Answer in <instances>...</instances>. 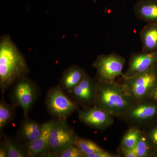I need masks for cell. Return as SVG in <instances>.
<instances>
[{
  "mask_svg": "<svg viewBox=\"0 0 157 157\" xmlns=\"http://www.w3.org/2000/svg\"><path fill=\"white\" fill-rule=\"evenodd\" d=\"M94 106L103 109L113 117L121 119L135 104V100L124 83L97 80Z\"/></svg>",
  "mask_w": 157,
  "mask_h": 157,
  "instance_id": "2",
  "label": "cell"
},
{
  "mask_svg": "<svg viewBox=\"0 0 157 157\" xmlns=\"http://www.w3.org/2000/svg\"><path fill=\"white\" fill-rule=\"evenodd\" d=\"M54 120L42 124L41 135L35 141L24 145L28 157H42L46 152L49 151V137Z\"/></svg>",
  "mask_w": 157,
  "mask_h": 157,
  "instance_id": "12",
  "label": "cell"
},
{
  "mask_svg": "<svg viewBox=\"0 0 157 157\" xmlns=\"http://www.w3.org/2000/svg\"><path fill=\"white\" fill-rule=\"evenodd\" d=\"M157 67V51L133 53L130 56L128 66L123 78Z\"/></svg>",
  "mask_w": 157,
  "mask_h": 157,
  "instance_id": "11",
  "label": "cell"
},
{
  "mask_svg": "<svg viewBox=\"0 0 157 157\" xmlns=\"http://www.w3.org/2000/svg\"><path fill=\"white\" fill-rule=\"evenodd\" d=\"M45 103L48 113L57 119H67L78 109V105L66 94L59 85L48 90Z\"/></svg>",
  "mask_w": 157,
  "mask_h": 157,
  "instance_id": "4",
  "label": "cell"
},
{
  "mask_svg": "<svg viewBox=\"0 0 157 157\" xmlns=\"http://www.w3.org/2000/svg\"><path fill=\"white\" fill-rule=\"evenodd\" d=\"M134 13L147 23H157V0H138L134 5Z\"/></svg>",
  "mask_w": 157,
  "mask_h": 157,
  "instance_id": "14",
  "label": "cell"
},
{
  "mask_svg": "<svg viewBox=\"0 0 157 157\" xmlns=\"http://www.w3.org/2000/svg\"><path fill=\"white\" fill-rule=\"evenodd\" d=\"M120 155L113 154L104 150V149L90 154L86 155L84 157H121Z\"/></svg>",
  "mask_w": 157,
  "mask_h": 157,
  "instance_id": "23",
  "label": "cell"
},
{
  "mask_svg": "<svg viewBox=\"0 0 157 157\" xmlns=\"http://www.w3.org/2000/svg\"><path fill=\"white\" fill-rule=\"evenodd\" d=\"M97 80L86 73L80 83L71 92V99L82 108L93 107L97 94Z\"/></svg>",
  "mask_w": 157,
  "mask_h": 157,
  "instance_id": "10",
  "label": "cell"
},
{
  "mask_svg": "<svg viewBox=\"0 0 157 157\" xmlns=\"http://www.w3.org/2000/svg\"><path fill=\"white\" fill-rule=\"evenodd\" d=\"M143 133V130L135 126H131L122 138L120 148L132 150L136 146Z\"/></svg>",
  "mask_w": 157,
  "mask_h": 157,
  "instance_id": "19",
  "label": "cell"
},
{
  "mask_svg": "<svg viewBox=\"0 0 157 157\" xmlns=\"http://www.w3.org/2000/svg\"><path fill=\"white\" fill-rule=\"evenodd\" d=\"M1 144L6 148L8 157H28L25 147L16 138L3 135Z\"/></svg>",
  "mask_w": 157,
  "mask_h": 157,
  "instance_id": "17",
  "label": "cell"
},
{
  "mask_svg": "<svg viewBox=\"0 0 157 157\" xmlns=\"http://www.w3.org/2000/svg\"><path fill=\"white\" fill-rule=\"evenodd\" d=\"M78 137L68 124L67 119L54 120L49 137V151L53 157L69 147L75 145Z\"/></svg>",
  "mask_w": 157,
  "mask_h": 157,
  "instance_id": "7",
  "label": "cell"
},
{
  "mask_svg": "<svg viewBox=\"0 0 157 157\" xmlns=\"http://www.w3.org/2000/svg\"><path fill=\"white\" fill-rule=\"evenodd\" d=\"M0 101V134L2 137L3 129L13 121L16 115V106L7 103L4 98V94H2Z\"/></svg>",
  "mask_w": 157,
  "mask_h": 157,
  "instance_id": "18",
  "label": "cell"
},
{
  "mask_svg": "<svg viewBox=\"0 0 157 157\" xmlns=\"http://www.w3.org/2000/svg\"><path fill=\"white\" fill-rule=\"evenodd\" d=\"M146 136L151 147L152 145L157 147V127L153 129Z\"/></svg>",
  "mask_w": 157,
  "mask_h": 157,
  "instance_id": "24",
  "label": "cell"
},
{
  "mask_svg": "<svg viewBox=\"0 0 157 157\" xmlns=\"http://www.w3.org/2000/svg\"><path fill=\"white\" fill-rule=\"evenodd\" d=\"M75 145L82 153L83 157L86 155L93 153L103 149L95 142L78 136L76 139Z\"/></svg>",
  "mask_w": 157,
  "mask_h": 157,
  "instance_id": "20",
  "label": "cell"
},
{
  "mask_svg": "<svg viewBox=\"0 0 157 157\" xmlns=\"http://www.w3.org/2000/svg\"><path fill=\"white\" fill-rule=\"evenodd\" d=\"M125 61L123 56L114 53L98 56L92 64L97 71L95 78L99 81L113 82L118 76L124 78L123 69Z\"/></svg>",
  "mask_w": 157,
  "mask_h": 157,
  "instance_id": "6",
  "label": "cell"
},
{
  "mask_svg": "<svg viewBox=\"0 0 157 157\" xmlns=\"http://www.w3.org/2000/svg\"><path fill=\"white\" fill-rule=\"evenodd\" d=\"M147 99L136 101L122 117L130 126L143 129V126L156 116L157 105Z\"/></svg>",
  "mask_w": 157,
  "mask_h": 157,
  "instance_id": "8",
  "label": "cell"
},
{
  "mask_svg": "<svg viewBox=\"0 0 157 157\" xmlns=\"http://www.w3.org/2000/svg\"><path fill=\"white\" fill-rule=\"evenodd\" d=\"M42 124L25 117L20 124L16 138L24 145L29 144L35 141L41 135Z\"/></svg>",
  "mask_w": 157,
  "mask_h": 157,
  "instance_id": "13",
  "label": "cell"
},
{
  "mask_svg": "<svg viewBox=\"0 0 157 157\" xmlns=\"http://www.w3.org/2000/svg\"><path fill=\"white\" fill-rule=\"evenodd\" d=\"M123 78L135 102L145 100L157 87V67Z\"/></svg>",
  "mask_w": 157,
  "mask_h": 157,
  "instance_id": "5",
  "label": "cell"
},
{
  "mask_svg": "<svg viewBox=\"0 0 157 157\" xmlns=\"http://www.w3.org/2000/svg\"><path fill=\"white\" fill-rule=\"evenodd\" d=\"M120 151L125 157H137V155L132 150L120 148Z\"/></svg>",
  "mask_w": 157,
  "mask_h": 157,
  "instance_id": "25",
  "label": "cell"
},
{
  "mask_svg": "<svg viewBox=\"0 0 157 157\" xmlns=\"http://www.w3.org/2000/svg\"><path fill=\"white\" fill-rule=\"evenodd\" d=\"M25 58L8 35L0 39V89L2 94L29 73Z\"/></svg>",
  "mask_w": 157,
  "mask_h": 157,
  "instance_id": "1",
  "label": "cell"
},
{
  "mask_svg": "<svg viewBox=\"0 0 157 157\" xmlns=\"http://www.w3.org/2000/svg\"><path fill=\"white\" fill-rule=\"evenodd\" d=\"M78 118L82 123L91 128L104 131L114 122V117L95 106L78 109Z\"/></svg>",
  "mask_w": 157,
  "mask_h": 157,
  "instance_id": "9",
  "label": "cell"
},
{
  "mask_svg": "<svg viewBox=\"0 0 157 157\" xmlns=\"http://www.w3.org/2000/svg\"><path fill=\"white\" fill-rule=\"evenodd\" d=\"M147 99L157 102V87L152 91Z\"/></svg>",
  "mask_w": 157,
  "mask_h": 157,
  "instance_id": "26",
  "label": "cell"
},
{
  "mask_svg": "<svg viewBox=\"0 0 157 157\" xmlns=\"http://www.w3.org/2000/svg\"><path fill=\"white\" fill-rule=\"evenodd\" d=\"M0 157H8L6 148L2 144H0Z\"/></svg>",
  "mask_w": 157,
  "mask_h": 157,
  "instance_id": "27",
  "label": "cell"
},
{
  "mask_svg": "<svg viewBox=\"0 0 157 157\" xmlns=\"http://www.w3.org/2000/svg\"><path fill=\"white\" fill-rule=\"evenodd\" d=\"M151 148L146 135L143 131L138 142L132 150L137 155V157H147L149 155Z\"/></svg>",
  "mask_w": 157,
  "mask_h": 157,
  "instance_id": "21",
  "label": "cell"
},
{
  "mask_svg": "<svg viewBox=\"0 0 157 157\" xmlns=\"http://www.w3.org/2000/svg\"><path fill=\"white\" fill-rule=\"evenodd\" d=\"M56 157H83V155L76 145H73L59 153Z\"/></svg>",
  "mask_w": 157,
  "mask_h": 157,
  "instance_id": "22",
  "label": "cell"
},
{
  "mask_svg": "<svg viewBox=\"0 0 157 157\" xmlns=\"http://www.w3.org/2000/svg\"><path fill=\"white\" fill-rule=\"evenodd\" d=\"M83 68L74 65L66 69L62 74L59 85L65 91L70 93L86 74Z\"/></svg>",
  "mask_w": 157,
  "mask_h": 157,
  "instance_id": "15",
  "label": "cell"
},
{
  "mask_svg": "<svg viewBox=\"0 0 157 157\" xmlns=\"http://www.w3.org/2000/svg\"><path fill=\"white\" fill-rule=\"evenodd\" d=\"M142 52H152L157 51V23H148L139 33Z\"/></svg>",
  "mask_w": 157,
  "mask_h": 157,
  "instance_id": "16",
  "label": "cell"
},
{
  "mask_svg": "<svg viewBox=\"0 0 157 157\" xmlns=\"http://www.w3.org/2000/svg\"><path fill=\"white\" fill-rule=\"evenodd\" d=\"M13 85L10 95L11 103L21 108L24 117H29L39 96V88L27 76L19 78Z\"/></svg>",
  "mask_w": 157,
  "mask_h": 157,
  "instance_id": "3",
  "label": "cell"
}]
</instances>
